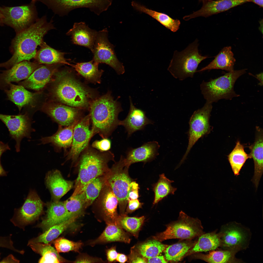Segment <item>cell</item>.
I'll list each match as a JSON object with an SVG mask.
<instances>
[{
  "label": "cell",
  "mask_w": 263,
  "mask_h": 263,
  "mask_svg": "<svg viewBox=\"0 0 263 263\" xmlns=\"http://www.w3.org/2000/svg\"><path fill=\"white\" fill-rule=\"evenodd\" d=\"M28 245L35 252L41 255L39 263H58L70 262L61 256L56 249L48 243L29 241Z\"/></svg>",
  "instance_id": "cell-32"
},
{
  "label": "cell",
  "mask_w": 263,
  "mask_h": 263,
  "mask_svg": "<svg viewBox=\"0 0 263 263\" xmlns=\"http://www.w3.org/2000/svg\"><path fill=\"white\" fill-rule=\"evenodd\" d=\"M255 141L249 146L250 158L253 160L254 172L252 181L256 189L257 188L263 173V133L260 128H257Z\"/></svg>",
  "instance_id": "cell-28"
},
{
  "label": "cell",
  "mask_w": 263,
  "mask_h": 263,
  "mask_svg": "<svg viewBox=\"0 0 263 263\" xmlns=\"http://www.w3.org/2000/svg\"><path fill=\"white\" fill-rule=\"evenodd\" d=\"M77 218L73 217L60 223L52 226L42 234L29 241L33 242L48 244L57 238L64 231L69 227Z\"/></svg>",
  "instance_id": "cell-38"
},
{
  "label": "cell",
  "mask_w": 263,
  "mask_h": 263,
  "mask_svg": "<svg viewBox=\"0 0 263 263\" xmlns=\"http://www.w3.org/2000/svg\"><path fill=\"white\" fill-rule=\"evenodd\" d=\"M129 167L125 164V158L121 156L104 175L105 182L111 188L118 201L120 215L125 214L128 202L129 185L132 181L128 173Z\"/></svg>",
  "instance_id": "cell-7"
},
{
  "label": "cell",
  "mask_w": 263,
  "mask_h": 263,
  "mask_svg": "<svg viewBox=\"0 0 263 263\" xmlns=\"http://www.w3.org/2000/svg\"><path fill=\"white\" fill-rule=\"evenodd\" d=\"M160 146L157 142L152 141L145 143L138 148H129L125 158L126 165L129 167L135 163L152 161L159 154L158 150Z\"/></svg>",
  "instance_id": "cell-22"
},
{
  "label": "cell",
  "mask_w": 263,
  "mask_h": 263,
  "mask_svg": "<svg viewBox=\"0 0 263 263\" xmlns=\"http://www.w3.org/2000/svg\"><path fill=\"white\" fill-rule=\"evenodd\" d=\"M220 241L219 235L217 230L211 232L203 234L200 236L193 246L186 255L199 252L215 250L220 247Z\"/></svg>",
  "instance_id": "cell-35"
},
{
  "label": "cell",
  "mask_w": 263,
  "mask_h": 263,
  "mask_svg": "<svg viewBox=\"0 0 263 263\" xmlns=\"http://www.w3.org/2000/svg\"><path fill=\"white\" fill-rule=\"evenodd\" d=\"M148 263H167L164 256L162 255H157L148 258Z\"/></svg>",
  "instance_id": "cell-53"
},
{
  "label": "cell",
  "mask_w": 263,
  "mask_h": 263,
  "mask_svg": "<svg viewBox=\"0 0 263 263\" xmlns=\"http://www.w3.org/2000/svg\"><path fill=\"white\" fill-rule=\"evenodd\" d=\"M0 120L7 128L10 136L15 140L16 151L19 152L22 139L24 137L30 138L31 133L33 130L27 115H9L0 114Z\"/></svg>",
  "instance_id": "cell-17"
},
{
  "label": "cell",
  "mask_w": 263,
  "mask_h": 263,
  "mask_svg": "<svg viewBox=\"0 0 263 263\" xmlns=\"http://www.w3.org/2000/svg\"><path fill=\"white\" fill-rule=\"evenodd\" d=\"M198 42L196 39L183 50L174 52L168 70L175 78L182 81L193 78L199 64L208 58L199 53Z\"/></svg>",
  "instance_id": "cell-5"
},
{
  "label": "cell",
  "mask_w": 263,
  "mask_h": 263,
  "mask_svg": "<svg viewBox=\"0 0 263 263\" xmlns=\"http://www.w3.org/2000/svg\"><path fill=\"white\" fill-rule=\"evenodd\" d=\"M230 46L224 47L209 64L197 72L212 69H221L228 72L234 70L235 59Z\"/></svg>",
  "instance_id": "cell-31"
},
{
  "label": "cell",
  "mask_w": 263,
  "mask_h": 263,
  "mask_svg": "<svg viewBox=\"0 0 263 263\" xmlns=\"http://www.w3.org/2000/svg\"><path fill=\"white\" fill-rule=\"evenodd\" d=\"M212 104L206 101L203 107L195 111L191 116L189 122L188 147L178 166L184 162L191 149L198 140L210 132L209 119L212 108Z\"/></svg>",
  "instance_id": "cell-11"
},
{
  "label": "cell",
  "mask_w": 263,
  "mask_h": 263,
  "mask_svg": "<svg viewBox=\"0 0 263 263\" xmlns=\"http://www.w3.org/2000/svg\"><path fill=\"white\" fill-rule=\"evenodd\" d=\"M3 17L2 14L0 10V25L3 23Z\"/></svg>",
  "instance_id": "cell-60"
},
{
  "label": "cell",
  "mask_w": 263,
  "mask_h": 263,
  "mask_svg": "<svg viewBox=\"0 0 263 263\" xmlns=\"http://www.w3.org/2000/svg\"><path fill=\"white\" fill-rule=\"evenodd\" d=\"M196 242L187 241L168 246L164 251L165 259L171 262L180 261Z\"/></svg>",
  "instance_id": "cell-39"
},
{
  "label": "cell",
  "mask_w": 263,
  "mask_h": 263,
  "mask_svg": "<svg viewBox=\"0 0 263 263\" xmlns=\"http://www.w3.org/2000/svg\"><path fill=\"white\" fill-rule=\"evenodd\" d=\"M79 120L64 128L59 125L58 130L54 134L50 136L42 137L40 139L41 144L50 143L56 151L60 150L63 149L66 152L67 148L71 146L74 128Z\"/></svg>",
  "instance_id": "cell-27"
},
{
  "label": "cell",
  "mask_w": 263,
  "mask_h": 263,
  "mask_svg": "<svg viewBox=\"0 0 263 263\" xmlns=\"http://www.w3.org/2000/svg\"><path fill=\"white\" fill-rule=\"evenodd\" d=\"M44 205L37 192L31 190L22 206L14 209L10 221L15 226L23 229L39 218L43 212Z\"/></svg>",
  "instance_id": "cell-14"
},
{
  "label": "cell",
  "mask_w": 263,
  "mask_h": 263,
  "mask_svg": "<svg viewBox=\"0 0 263 263\" xmlns=\"http://www.w3.org/2000/svg\"><path fill=\"white\" fill-rule=\"evenodd\" d=\"M7 175V172L3 169L0 160V177L6 176Z\"/></svg>",
  "instance_id": "cell-59"
},
{
  "label": "cell",
  "mask_w": 263,
  "mask_h": 263,
  "mask_svg": "<svg viewBox=\"0 0 263 263\" xmlns=\"http://www.w3.org/2000/svg\"><path fill=\"white\" fill-rule=\"evenodd\" d=\"M64 202L65 208L71 218H78L84 214L87 208L82 193L72 195Z\"/></svg>",
  "instance_id": "cell-43"
},
{
  "label": "cell",
  "mask_w": 263,
  "mask_h": 263,
  "mask_svg": "<svg viewBox=\"0 0 263 263\" xmlns=\"http://www.w3.org/2000/svg\"><path fill=\"white\" fill-rule=\"evenodd\" d=\"M143 204V203L140 202L138 199L128 200L125 214L127 215L128 213H131L141 208Z\"/></svg>",
  "instance_id": "cell-50"
},
{
  "label": "cell",
  "mask_w": 263,
  "mask_h": 263,
  "mask_svg": "<svg viewBox=\"0 0 263 263\" xmlns=\"http://www.w3.org/2000/svg\"><path fill=\"white\" fill-rule=\"evenodd\" d=\"M218 233L220 241V247L236 253L248 248L252 236L249 228L234 221L222 225Z\"/></svg>",
  "instance_id": "cell-9"
},
{
  "label": "cell",
  "mask_w": 263,
  "mask_h": 263,
  "mask_svg": "<svg viewBox=\"0 0 263 263\" xmlns=\"http://www.w3.org/2000/svg\"><path fill=\"white\" fill-rule=\"evenodd\" d=\"M263 73H262L256 75L255 76V77L260 81L259 85H263Z\"/></svg>",
  "instance_id": "cell-58"
},
{
  "label": "cell",
  "mask_w": 263,
  "mask_h": 263,
  "mask_svg": "<svg viewBox=\"0 0 263 263\" xmlns=\"http://www.w3.org/2000/svg\"><path fill=\"white\" fill-rule=\"evenodd\" d=\"M207 0H198L199 2H204V1H207Z\"/></svg>",
  "instance_id": "cell-62"
},
{
  "label": "cell",
  "mask_w": 263,
  "mask_h": 263,
  "mask_svg": "<svg viewBox=\"0 0 263 263\" xmlns=\"http://www.w3.org/2000/svg\"><path fill=\"white\" fill-rule=\"evenodd\" d=\"M104 176L98 177L86 186L82 193L86 208L92 205L99 196L105 183Z\"/></svg>",
  "instance_id": "cell-41"
},
{
  "label": "cell",
  "mask_w": 263,
  "mask_h": 263,
  "mask_svg": "<svg viewBox=\"0 0 263 263\" xmlns=\"http://www.w3.org/2000/svg\"><path fill=\"white\" fill-rule=\"evenodd\" d=\"M90 123L88 114L82 117L74 127L71 148L66 155V161H71L72 167L75 166L80 155L89 145L93 136L90 128Z\"/></svg>",
  "instance_id": "cell-15"
},
{
  "label": "cell",
  "mask_w": 263,
  "mask_h": 263,
  "mask_svg": "<svg viewBox=\"0 0 263 263\" xmlns=\"http://www.w3.org/2000/svg\"><path fill=\"white\" fill-rule=\"evenodd\" d=\"M3 23L12 28L17 33L28 27L38 18L35 3L14 7H0Z\"/></svg>",
  "instance_id": "cell-10"
},
{
  "label": "cell",
  "mask_w": 263,
  "mask_h": 263,
  "mask_svg": "<svg viewBox=\"0 0 263 263\" xmlns=\"http://www.w3.org/2000/svg\"><path fill=\"white\" fill-rule=\"evenodd\" d=\"M5 91L8 99L17 106L19 111L23 107L31 102L34 96L33 94L27 90L22 85L12 83Z\"/></svg>",
  "instance_id": "cell-37"
},
{
  "label": "cell",
  "mask_w": 263,
  "mask_h": 263,
  "mask_svg": "<svg viewBox=\"0 0 263 263\" xmlns=\"http://www.w3.org/2000/svg\"><path fill=\"white\" fill-rule=\"evenodd\" d=\"M52 21H47L44 16L38 18L28 27L17 33L12 41L10 51L12 55L7 61L0 63V67L8 69L21 62L34 58L36 49L43 42L44 36L54 29Z\"/></svg>",
  "instance_id": "cell-1"
},
{
  "label": "cell",
  "mask_w": 263,
  "mask_h": 263,
  "mask_svg": "<svg viewBox=\"0 0 263 263\" xmlns=\"http://www.w3.org/2000/svg\"><path fill=\"white\" fill-rule=\"evenodd\" d=\"M159 178L154 185L153 191L155 194L153 204L155 205L169 194H174L177 188L172 186L174 181L166 178L164 174L160 175Z\"/></svg>",
  "instance_id": "cell-42"
},
{
  "label": "cell",
  "mask_w": 263,
  "mask_h": 263,
  "mask_svg": "<svg viewBox=\"0 0 263 263\" xmlns=\"http://www.w3.org/2000/svg\"><path fill=\"white\" fill-rule=\"evenodd\" d=\"M39 49L37 52L35 58L36 62L39 64L47 65L71 64L65 58V53L56 50L47 45L44 41L40 45Z\"/></svg>",
  "instance_id": "cell-29"
},
{
  "label": "cell",
  "mask_w": 263,
  "mask_h": 263,
  "mask_svg": "<svg viewBox=\"0 0 263 263\" xmlns=\"http://www.w3.org/2000/svg\"><path fill=\"white\" fill-rule=\"evenodd\" d=\"M19 261L12 254H10L4 258L0 263H19Z\"/></svg>",
  "instance_id": "cell-54"
},
{
  "label": "cell",
  "mask_w": 263,
  "mask_h": 263,
  "mask_svg": "<svg viewBox=\"0 0 263 263\" xmlns=\"http://www.w3.org/2000/svg\"><path fill=\"white\" fill-rule=\"evenodd\" d=\"M145 219L144 216L130 217L124 214L119 215L117 225L137 237L138 233Z\"/></svg>",
  "instance_id": "cell-45"
},
{
  "label": "cell",
  "mask_w": 263,
  "mask_h": 263,
  "mask_svg": "<svg viewBox=\"0 0 263 263\" xmlns=\"http://www.w3.org/2000/svg\"><path fill=\"white\" fill-rule=\"evenodd\" d=\"M248 2H253L259 6L261 7H263V0H248Z\"/></svg>",
  "instance_id": "cell-57"
},
{
  "label": "cell",
  "mask_w": 263,
  "mask_h": 263,
  "mask_svg": "<svg viewBox=\"0 0 263 263\" xmlns=\"http://www.w3.org/2000/svg\"><path fill=\"white\" fill-rule=\"evenodd\" d=\"M97 32L90 28L84 22H81L75 23L66 34L71 36L74 44L85 47L91 51Z\"/></svg>",
  "instance_id": "cell-26"
},
{
  "label": "cell",
  "mask_w": 263,
  "mask_h": 263,
  "mask_svg": "<svg viewBox=\"0 0 263 263\" xmlns=\"http://www.w3.org/2000/svg\"><path fill=\"white\" fill-rule=\"evenodd\" d=\"M45 111L59 125H70L82 117L81 109L63 104L52 103L45 107Z\"/></svg>",
  "instance_id": "cell-19"
},
{
  "label": "cell",
  "mask_w": 263,
  "mask_h": 263,
  "mask_svg": "<svg viewBox=\"0 0 263 263\" xmlns=\"http://www.w3.org/2000/svg\"><path fill=\"white\" fill-rule=\"evenodd\" d=\"M109 0V1H110L111 2H112V0Z\"/></svg>",
  "instance_id": "cell-63"
},
{
  "label": "cell",
  "mask_w": 263,
  "mask_h": 263,
  "mask_svg": "<svg viewBox=\"0 0 263 263\" xmlns=\"http://www.w3.org/2000/svg\"></svg>",
  "instance_id": "cell-64"
},
{
  "label": "cell",
  "mask_w": 263,
  "mask_h": 263,
  "mask_svg": "<svg viewBox=\"0 0 263 263\" xmlns=\"http://www.w3.org/2000/svg\"><path fill=\"white\" fill-rule=\"evenodd\" d=\"M46 5L55 14L60 16L67 15L72 10L79 8H88L98 15L107 10L112 2L107 0H38Z\"/></svg>",
  "instance_id": "cell-13"
},
{
  "label": "cell",
  "mask_w": 263,
  "mask_h": 263,
  "mask_svg": "<svg viewBox=\"0 0 263 263\" xmlns=\"http://www.w3.org/2000/svg\"><path fill=\"white\" fill-rule=\"evenodd\" d=\"M131 4L135 9L149 15L171 31L176 32L179 29L181 23L179 20L174 19L165 13L149 9L135 1H132Z\"/></svg>",
  "instance_id": "cell-34"
},
{
  "label": "cell",
  "mask_w": 263,
  "mask_h": 263,
  "mask_svg": "<svg viewBox=\"0 0 263 263\" xmlns=\"http://www.w3.org/2000/svg\"><path fill=\"white\" fill-rule=\"evenodd\" d=\"M236 253L233 251L221 249L211 251L206 254H196L194 257L209 263H243L242 260L235 257Z\"/></svg>",
  "instance_id": "cell-36"
},
{
  "label": "cell",
  "mask_w": 263,
  "mask_h": 263,
  "mask_svg": "<svg viewBox=\"0 0 263 263\" xmlns=\"http://www.w3.org/2000/svg\"><path fill=\"white\" fill-rule=\"evenodd\" d=\"M99 65L92 59L88 62H78L70 66L86 81L95 84L101 83V77L104 72L103 70L99 69Z\"/></svg>",
  "instance_id": "cell-33"
},
{
  "label": "cell",
  "mask_w": 263,
  "mask_h": 263,
  "mask_svg": "<svg viewBox=\"0 0 263 263\" xmlns=\"http://www.w3.org/2000/svg\"><path fill=\"white\" fill-rule=\"evenodd\" d=\"M106 254L107 260L109 263L116 261L118 253L115 246H113L107 249L106 251Z\"/></svg>",
  "instance_id": "cell-52"
},
{
  "label": "cell",
  "mask_w": 263,
  "mask_h": 263,
  "mask_svg": "<svg viewBox=\"0 0 263 263\" xmlns=\"http://www.w3.org/2000/svg\"><path fill=\"white\" fill-rule=\"evenodd\" d=\"M250 158L249 154L245 152L243 146L239 141L228 156V160L235 175H238L246 160Z\"/></svg>",
  "instance_id": "cell-40"
},
{
  "label": "cell",
  "mask_w": 263,
  "mask_h": 263,
  "mask_svg": "<svg viewBox=\"0 0 263 263\" xmlns=\"http://www.w3.org/2000/svg\"><path fill=\"white\" fill-rule=\"evenodd\" d=\"M114 158L111 151L101 152L89 145L80 154L75 166L78 169V174L72 195L81 193L89 183L105 175L110 169L108 163L115 161Z\"/></svg>",
  "instance_id": "cell-3"
},
{
  "label": "cell",
  "mask_w": 263,
  "mask_h": 263,
  "mask_svg": "<svg viewBox=\"0 0 263 263\" xmlns=\"http://www.w3.org/2000/svg\"><path fill=\"white\" fill-rule=\"evenodd\" d=\"M168 245L155 239L149 240L138 246L136 251L145 258L158 255L164 251Z\"/></svg>",
  "instance_id": "cell-44"
},
{
  "label": "cell",
  "mask_w": 263,
  "mask_h": 263,
  "mask_svg": "<svg viewBox=\"0 0 263 263\" xmlns=\"http://www.w3.org/2000/svg\"><path fill=\"white\" fill-rule=\"evenodd\" d=\"M248 2V0H208L203 2L200 9L183 18L187 21L200 16L207 17Z\"/></svg>",
  "instance_id": "cell-20"
},
{
  "label": "cell",
  "mask_w": 263,
  "mask_h": 263,
  "mask_svg": "<svg viewBox=\"0 0 263 263\" xmlns=\"http://www.w3.org/2000/svg\"><path fill=\"white\" fill-rule=\"evenodd\" d=\"M89 108L93 136L98 134L107 138L119 125L118 116L123 111L120 103L108 92L92 101Z\"/></svg>",
  "instance_id": "cell-2"
},
{
  "label": "cell",
  "mask_w": 263,
  "mask_h": 263,
  "mask_svg": "<svg viewBox=\"0 0 263 263\" xmlns=\"http://www.w3.org/2000/svg\"><path fill=\"white\" fill-rule=\"evenodd\" d=\"M127 256L125 255L120 253H118L116 261L121 263H124L127 260Z\"/></svg>",
  "instance_id": "cell-56"
},
{
  "label": "cell",
  "mask_w": 263,
  "mask_h": 263,
  "mask_svg": "<svg viewBox=\"0 0 263 263\" xmlns=\"http://www.w3.org/2000/svg\"><path fill=\"white\" fill-rule=\"evenodd\" d=\"M92 204L95 210L102 216L106 224L113 223L117 225L119 215L117 211L118 200L105 182L99 196Z\"/></svg>",
  "instance_id": "cell-16"
},
{
  "label": "cell",
  "mask_w": 263,
  "mask_h": 263,
  "mask_svg": "<svg viewBox=\"0 0 263 263\" xmlns=\"http://www.w3.org/2000/svg\"><path fill=\"white\" fill-rule=\"evenodd\" d=\"M56 74L57 80L54 92L57 99L71 107L81 109L89 107L95 99L94 91L77 79L70 70H63Z\"/></svg>",
  "instance_id": "cell-4"
},
{
  "label": "cell",
  "mask_w": 263,
  "mask_h": 263,
  "mask_svg": "<svg viewBox=\"0 0 263 263\" xmlns=\"http://www.w3.org/2000/svg\"><path fill=\"white\" fill-rule=\"evenodd\" d=\"M103 233L95 239L90 241L91 245L114 242H120L129 243L130 239L123 229L113 223L106 224Z\"/></svg>",
  "instance_id": "cell-30"
},
{
  "label": "cell",
  "mask_w": 263,
  "mask_h": 263,
  "mask_svg": "<svg viewBox=\"0 0 263 263\" xmlns=\"http://www.w3.org/2000/svg\"><path fill=\"white\" fill-rule=\"evenodd\" d=\"M37 62L24 61L0 73V89H7L12 82H17L28 78L40 66Z\"/></svg>",
  "instance_id": "cell-18"
},
{
  "label": "cell",
  "mask_w": 263,
  "mask_h": 263,
  "mask_svg": "<svg viewBox=\"0 0 263 263\" xmlns=\"http://www.w3.org/2000/svg\"><path fill=\"white\" fill-rule=\"evenodd\" d=\"M10 149V148L7 144H5L0 141V160L2 154L7 150Z\"/></svg>",
  "instance_id": "cell-55"
},
{
  "label": "cell",
  "mask_w": 263,
  "mask_h": 263,
  "mask_svg": "<svg viewBox=\"0 0 263 263\" xmlns=\"http://www.w3.org/2000/svg\"><path fill=\"white\" fill-rule=\"evenodd\" d=\"M46 206V216L38 225L44 231L71 218L65 208L64 201L52 200L47 202Z\"/></svg>",
  "instance_id": "cell-23"
},
{
  "label": "cell",
  "mask_w": 263,
  "mask_h": 263,
  "mask_svg": "<svg viewBox=\"0 0 263 263\" xmlns=\"http://www.w3.org/2000/svg\"><path fill=\"white\" fill-rule=\"evenodd\" d=\"M104 262L101 258L92 257L85 254H80L74 262V263H99Z\"/></svg>",
  "instance_id": "cell-48"
},
{
  "label": "cell",
  "mask_w": 263,
  "mask_h": 263,
  "mask_svg": "<svg viewBox=\"0 0 263 263\" xmlns=\"http://www.w3.org/2000/svg\"><path fill=\"white\" fill-rule=\"evenodd\" d=\"M139 185L135 181H132L130 184L128 192V201L138 199L139 197Z\"/></svg>",
  "instance_id": "cell-49"
},
{
  "label": "cell",
  "mask_w": 263,
  "mask_h": 263,
  "mask_svg": "<svg viewBox=\"0 0 263 263\" xmlns=\"http://www.w3.org/2000/svg\"><path fill=\"white\" fill-rule=\"evenodd\" d=\"M37 0H31V2L35 3L36 1Z\"/></svg>",
  "instance_id": "cell-61"
},
{
  "label": "cell",
  "mask_w": 263,
  "mask_h": 263,
  "mask_svg": "<svg viewBox=\"0 0 263 263\" xmlns=\"http://www.w3.org/2000/svg\"><path fill=\"white\" fill-rule=\"evenodd\" d=\"M166 226L165 231L153 238L160 242L172 239H190L200 236L204 233L198 219L191 217L182 211L179 213L178 220Z\"/></svg>",
  "instance_id": "cell-8"
},
{
  "label": "cell",
  "mask_w": 263,
  "mask_h": 263,
  "mask_svg": "<svg viewBox=\"0 0 263 263\" xmlns=\"http://www.w3.org/2000/svg\"><path fill=\"white\" fill-rule=\"evenodd\" d=\"M53 243L55 249L59 253L70 251L79 252L83 245L81 241L74 242L63 237L56 239Z\"/></svg>",
  "instance_id": "cell-46"
},
{
  "label": "cell",
  "mask_w": 263,
  "mask_h": 263,
  "mask_svg": "<svg viewBox=\"0 0 263 263\" xmlns=\"http://www.w3.org/2000/svg\"><path fill=\"white\" fill-rule=\"evenodd\" d=\"M246 69L233 70L209 81H203L200 85L201 93L206 101L212 103L222 99L231 100L238 97L234 89L237 79L246 72Z\"/></svg>",
  "instance_id": "cell-6"
},
{
  "label": "cell",
  "mask_w": 263,
  "mask_h": 263,
  "mask_svg": "<svg viewBox=\"0 0 263 263\" xmlns=\"http://www.w3.org/2000/svg\"><path fill=\"white\" fill-rule=\"evenodd\" d=\"M111 142L107 138H104L101 140H95L91 145L93 148L101 152L109 150L111 147Z\"/></svg>",
  "instance_id": "cell-47"
},
{
  "label": "cell",
  "mask_w": 263,
  "mask_h": 263,
  "mask_svg": "<svg viewBox=\"0 0 263 263\" xmlns=\"http://www.w3.org/2000/svg\"><path fill=\"white\" fill-rule=\"evenodd\" d=\"M129 99L130 108L128 114L124 119L120 121L119 123V125L124 127L128 137L137 131L143 130L146 125L154 123L146 116L145 111L134 105L130 96Z\"/></svg>",
  "instance_id": "cell-21"
},
{
  "label": "cell",
  "mask_w": 263,
  "mask_h": 263,
  "mask_svg": "<svg viewBox=\"0 0 263 263\" xmlns=\"http://www.w3.org/2000/svg\"><path fill=\"white\" fill-rule=\"evenodd\" d=\"M114 47L108 40L107 28L97 31L91 51L93 55V59L99 64L102 63L108 65L119 75L123 74L125 72L124 67L117 58Z\"/></svg>",
  "instance_id": "cell-12"
},
{
  "label": "cell",
  "mask_w": 263,
  "mask_h": 263,
  "mask_svg": "<svg viewBox=\"0 0 263 263\" xmlns=\"http://www.w3.org/2000/svg\"><path fill=\"white\" fill-rule=\"evenodd\" d=\"M56 64L40 66L29 77L19 85L25 88L38 90L43 88L50 80L56 72Z\"/></svg>",
  "instance_id": "cell-25"
},
{
  "label": "cell",
  "mask_w": 263,
  "mask_h": 263,
  "mask_svg": "<svg viewBox=\"0 0 263 263\" xmlns=\"http://www.w3.org/2000/svg\"><path fill=\"white\" fill-rule=\"evenodd\" d=\"M45 180L46 185L50 192L54 201H59L73 186V182L64 179L57 170L48 172Z\"/></svg>",
  "instance_id": "cell-24"
},
{
  "label": "cell",
  "mask_w": 263,
  "mask_h": 263,
  "mask_svg": "<svg viewBox=\"0 0 263 263\" xmlns=\"http://www.w3.org/2000/svg\"><path fill=\"white\" fill-rule=\"evenodd\" d=\"M128 262L131 263H146V258L140 254L136 251L132 249L128 257Z\"/></svg>",
  "instance_id": "cell-51"
}]
</instances>
